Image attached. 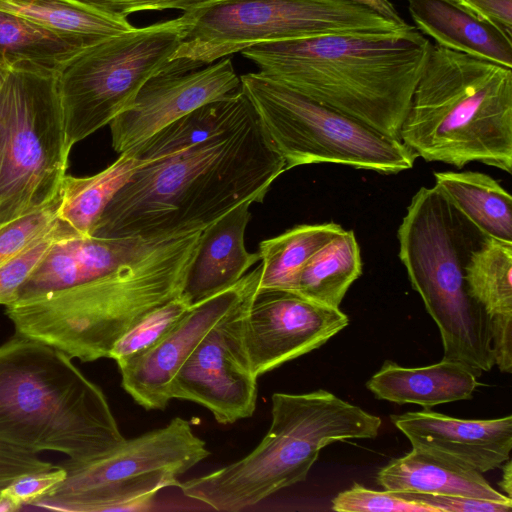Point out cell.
<instances>
[{
    "mask_svg": "<svg viewBox=\"0 0 512 512\" xmlns=\"http://www.w3.org/2000/svg\"><path fill=\"white\" fill-rule=\"evenodd\" d=\"M337 512H436L419 502L410 501L389 490L377 491L355 483L332 499Z\"/></svg>",
    "mask_w": 512,
    "mask_h": 512,
    "instance_id": "obj_33",
    "label": "cell"
},
{
    "mask_svg": "<svg viewBox=\"0 0 512 512\" xmlns=\"http://www.w3.org/2000/svg\"><path fill=\"white\" fill-rule=\"evenodd\" d=\"M209 455L190 421L175 417L90 461L59 463L65 478L32 506L73 512L148 510L160 490L178 487L179 477Z\"/></svg>",
    "mask_w": 512,
    "mask_h": 512,
    "instance_id": "obj_10",
    "label": "cell"
},
{
    "mask_svg": "<svg viewBox=\"0 0 512 512\" xmlns=\"http://www.w3.org/2000/svg\"><path fill=\"white\" fill-rule=\"evenodd\" d=\"M399 258L435 321L443 360L478 378L494 366L489 318L470 295L465 267L483 236L435 187H421L398 228Z\"/></svg>",
    "mask_w": 512,
    "mask_h": 512,
    "instance_id": "obj_7",
    "label": "cell"
},
{
    "mask_svg": "<svg viewBox=\"0 0 512 512\" xmlns=\"http://www.w3.org/2000/svg\"><path fill=\"white\" fill-rule=\"evenodd\" d=\"M201 231L174 238L145 260L93 281L6 306L16 333L70 358H108L144 315L179 296Z\"/></svg>",
    "mask_w": 512,
    "mask_h": 512,
    "instance_id": "obj_5",
    "label": "cell"
},
{
    "mask_svg": "<svg viewBox=\"0 0 512 512\" xmlns=\"http://www.w3.org/2000/svg\"><path fill=\"white\" fill-rule=\"evenodd\" d=\"M253 109L240 88L194 109L128 151L145 164L167 158L234 127Z\"/></svg>",
    "mask_w": 512,
    "mask_h": 512,
    "instance_id": "obj_23",
    "label": "cell"
},
{
    "mask_svg": "<svg viewBox=\"0 0 512 512\" xmlns=\"http://www.w3.org/2000/svg\"><path fill=\"white\" fill-rule=\"evenodd\" d=\"M60 224L0 266V305L8 306L17 300L19 289L46 255Z\"/></svg>",
    "mask_w": 512,
    "mask_h": 512,
    "instance_id": "obj_34",
    "label": "cell"
},
{
    "mask_svg": "<svg viewBox=\"0 0 512 512\" xmlns=\"http://www.w3.org/2000/svg\"><path fill=\"white\" fill-rule=\"evenodd\" d=\"M377 483L393 492L457 495L502 503L512 498L493 488L482 473L441 455L412 448L379 470Z\"/></svg>",
    "mask_w": 512,
    "mask_h": 512,
    "instance_id": "obj_21",
    "label": "cell"
},
{
    "mask_svg": "<svg viewBox=\"0 0 512 512\" xmlns=\"http://www.w3.org/2000/svg\"><path fill=\"white\" fill-rule=\"evenodd\" d=\"M56 467L35 453L0 444V490L19 476Z\"/></svg>",
    "mask_w": 512,
    "mask_h": 512,
    "instance_id": "obj_38",
    "label": "cell"
},
{
    "mask_svg": "<svg viewBox=\"0 0 512 512\" xmlns=\"http://www.w3.org/2000/svg\"><path fill=\"white\" fill-rule=\"evenodd\" d=\"M125 439L102 389L67 354L17 333L0 345V444L86 462Z\"/></svg>",
    "mask_w": 512,
    "mask_h": 512,
    "instance_id": "obj_3",
    "label": "cell"
},
{
    "mask_svg": "<svg viewBox=\"0 0 512 512\" xmlns=\"http://www.w3.org/2000/svg\"><path fill=\"white\" fill-rule=\"evenodd\" d=\"M357 3L365 8L372 10L381 17L394 22L395 24L407 27V24L403 18L399 15L393 4L389 0H350Z\"/></svg>",
    "mask_w": 512,
    "mask_h": 512,
    "instance_id": "obj_41",
    "label": "cell"
},
{
    "mask_svg": "<svg viewBox=\"0 0 512 512\" xmlns=\"http://www.w3.org/2000/svg\"><path fill=\"white\" fill-rule=\"evenodd\" d=\"M349 324L339 308L290 290L258 289L244 316V342L254 374L269 372L322 345Z\"/></svg>",
    "mask_w": 512,
    "mask_h": 512,
    "instance_id": "obj_15",
    "label": "cell"
},
{
    "mask_svg": "<svg viewBox=\"0 0 512 512\" xmlns=\"http://www.w3.org/2000/svg\"><path fill=\"white\" fill-rule=\"evenodd\" d=\"M404 499L432 507L436 512H509L512 503H502L457 495L395 492Z\"/></svg>",
    "mask_w": 512,
    "mask_h": 512,
    "instance_id": "obj_35",
    "label": "cell"
},
{
    "mask_svg": "<svg viewBox=\"0 0 512 512\" xmlns=\"http://www.w3.org/2000/svg\"><path fill=\"white\" fill-rule=\"evenodd\" d=\"M21 508L13 499L0 490V512L2 511H16Z\"/></svg>",
    "mask_w": 512,
    "mask_h": 512,
    "instance_id": "obj_43",
    "label": "cell"
},
{
    "mask_svg": "<svg viewBox=\"0 0 512 512\" xmlns=\"http://www.w3.org/2000/svg\"><path fill=\"white\" fill-rule=\"evenodd\" d=\"M192 307L179 295L151 310L117 340L108 358L120 367L142 355L162 340Z\"/></svg>",
    "mask_w": 512,
    "mask_h": 512,
    "instance_id": "obj_31",
    "label": "cell"
},
{
    "mask_svg": "<svg viewBox=\"0 0 512 512\" xmlns=\"http://www.w3.org/2000/svg\"><path fill=\"white\" fill-rule=\"evenodd\" d=\"M255 292L204 336L171 382V399L204 406L220 424L249 418L256 408L258 377L250 364L243 328Z\"/></svg>",
    "mask_w": 512,
    "mask_h": 512,
    "instance_id": "obj_13",
    "label": "cell"
},
{
    "mask_svg": "<svg viewBox=\"0 0 512 512\" xmlns=\"http://www.w3.org/2000/svg\"><path fill=\"white\" fill-rule=\"evenodd\" d=\"M286 171L253 109L234 127L140 166L105 208L98 237L179 238L250 201L262 202Z\"/></svg>",
    "mask_w": 512,
    "mask_h": 512,
    "instance_id": "obj_1",
    "label": "cell"
},
{
    "mask_svg": "<svg viewBox=\"0 0 512 512\" xmlns=\"http://www.w3.org/2000/svg\"><path fill=\"white\" fill-rule=\"evenodd\" d=\"M431 45L414 27L263 42L241 53L261 74L399 139Z\"/></svg>",
    "mask_w": 512,
    "mask_h": 512,
    "instance_id": "obj_2",
    "label": "cell"
},
{
    "mask_svg": "<svg viewBox=\"0 0 512 512\" xmlns=\"http://www.w3.org/2000/svg\"><path fill=\"white\" fill-rule=\"evenodd\" d=\"M10 64L11 63L9 61H7L3 56L0 55V88L9 70Z\"/></svg>",
    "mask_w": 512,
    "mask_h": 512,
    "instance_id": "obj_44",
    "label": "cell"
},
{
    "mask_svg": "<svg viewBox=\"0 0 512 512\" xmlns=\"http://www.w3.org/2000/svg\"><path fill=\"white\" fill-rule=\"evenodd\" d=\"M271 400V425L260 443L234 463L180 482L187 498L217 511L244 510L304 481L325 446L375 438L382 424L380 417L324 389L276 392Z\"/></svg>",
    "mask_w": 512,
    "mask_h": 512,
    "instance_id": "obj_6",
    "label": "cell"
},
{
    "mask_svg": "<svg viewBox=\"0 0 512 512\" xmlns=\"http://www.w3.org/2000/svg\"><path fill=\"white\" fill-rule=\"evenodd\" d=\"M66 476V470L56 465L51 470L25 474L14 479L2 491L21 507L32 505Z\"/></svg>",
    "mask_w": 512,
    "mask_h": 512,
    "instance_id": "obj_36",
    "label": "cell"
},
{
    "mask_svg": "<svg viewBox=\"0 0 512 512\" xmlns=\"http://www.w3.org/2000/svg\"><path fill=\"white\" fill-rule=\"evenodd\" d=\"M59 198L52 204L0 227V266L60 223Z\"/></svg>",
    "mask_w": 512,
    "mask_h": 512,
    "instance_id": "obj_32",
    "label": "cell"
},
{
    "mask_svg": "<svg viewBox=\"0 0 512 512\" xmlns=\"http://www.w3.org/2000/svg\"><path fill=\"white\" fill-rule=\"evenodd\" d=\"M435 187L483 236L512 242V197L490 175L435 172Z\"/></svg>",
    "mask_w": 512,
    "mask_h": 512,
    "instance_id": "obj_24",
    "label": "cell"
},
{
    "mask_svg": "<svg viewBox=\"0 0 512 512\" xmlns=\"http://www.w3.org/2000/svg\"><path fill=\"white\" fill-rule=\"evenodd\" d=\"M286 170L318 163L346 165L381 174L411 169L417 157L400 139L316 102L260 72L240 76Z\"/></svg>",
    "mask_w": 512,
    "mask_h": 512,
    "instance_id": "obj_11",
    "label": "cell"
},
{
    "mask_svg": "<svg viewBox=\"0 0 512 512\" xmlns=\"http://www.w3.org/2000/svg\"><path fill=\"white\" fill-rule=\"evenodd\" d=\"M240 88V77L229 57L203 68L172 60L109 123L112 147L124 153L194 109Z\"/></svg>",
    "mask_w": 512,
    "mask_h": 512,
    "instance_id": "obj_14",
    "label": "cell"
},
{
    "mask_svg": "<svg viewBox=\"0 0 512 512\" xmlns=\"http://www.w3.org/2000/svg\"><path fill=\"white\" fill-rule=\"evenodd\" d=\"M261 265L237 283L194 305L156 345L118 367L121 384L146 410H164L171 400L172 379L204 336L259 287Z\"/></svg>",
    "mask_w": 512,
    "mask_h": 512,
    "instance_id": "obj_16",
    "label": "cell"
},
{
    "mask_svg": "<svg viewBox=\"0 0 512 512\" xmlns=\"http://www.w3.org/2000/svg\"><path fill=\"white\" fill-rule=\"evenodd\" d=\"M465 278L488 318L512 316V242L484 237L470 255Z\"/></svg>",
    "mask_w": 512,
    "mask_h": 512,
    "instance_id": "obj_30",
    "label": "cell"
},
{
    "mask_svg": "<svg viewBox=\"0 0 512 512\" xmlns=\"http://www.w3.org/2000/svg\"><path fill=\"white\" fill-rule=\"evenodd\" d=\"M500 467H502L503 473L498 485L507 497L512 498V462L510 458Z\"/></svg>",
    "mask_w": 512,
    "mask_h": 512,
    "instance_id": "obj_42",
    "label": "cell"
},
{
    "mask_svg": "<svg viewBox=\"0 0 512 512\" xmlns=\"http://www.w3.org/2000/svg\"><path fill=\"white\" fill-rule=\"evenodd\" d=\"M58 72L11 63L0 88V227L52 204L66 176L68 142Z\"/></svg>",
    "mask_w": 512,
    "mask_h": 512,
    "instance_id": "obj_8",
    "label": "cell"
},
{
    "mask_svg": "<svg viewBox=\"0 0 512 512\" xmlns=\"http://www.w3.org/2000/svg\"><path fill=\"white\" fill-rule=\"evenodd\" d=\"M408 9L436 44L512 68V40L458 0H408Z\"/></svg>",
    "mask_w": 512,
    "mask_h": 512,
    "instance_id": "obj_20",
    "label": "cell"
},
{
    "mask_svg": "<svg viewBox=\"0 0 512 512\" xmlns=\"http://www.w3.org/2000/svg\"><path fill=\"white\" fill-rule=\"evenodd\" d=\"M412 448L429 451L481 473L500 467L512 450V416L459 419L424 409L390 416Z\"/></svg>",
    "mask_w": 512,
    "mask_h": 512,
    "instance_id": "obj_18",
    "label": "cell"
},
{
    "mask_svg": "<svg viewBox=\"0 0 512 512\" xmlns=\"http://www.w3.org/2000/svg\"><path fill=\"white\" fill-rule=\"evenodd\" d=\"M251 205L241 203L201 231L180 294L191 306L233 286L260 261L244 242Z\"/></svg>",
    "mask_w": 512,
    "mask_h": 512,
    "instance_id": "obj_19",
    "label": "cell"
},
{
    "mask_svg": "<svg viewBox=\"0 0 512 512\" xmlns=\"http://www.w3.org/2000/svg\"><path fill=\"white\" fill-rule=\"evenodd\" d=\"M362 274L360 249L352 230H342L302 267L294 292L318 304L339 308L349 287Z\"/></svg>",
    "mask_w": 512,
    "mask_h": 512,
    "instance_id": "obj_26",
    "label": "cell"
},
{
    "mask_svg": "<svg viewBox=\"0 0 512 512\" xmlns=\"http://www.w3.org/2000/svg\"><path fill=\"white\" fill-rule=\"evenodd\" d=\"M494 365L503 373L512 372V316L489 318Z\"/></svg>",
    "mask_w": 512,
    "mask_h": 512,
    "instance_id": "obj_39",
    "label": "cell"
},
{
    "mask_svg": "<svg viewBox=\"0 0 512 512\" xmlns=\"http://www.w3.org/2000/svg\"><path fill=\"white\" fill-rule=\"evenodd\" d=\"M399 139L427 162L512 173V68L431 45Z\"/></svg>",
    "mask_w": 512,
    "mask_h": 512,
    "instance_id": "obj_4",
    "label": "cell"
},
{
    "mask_svg": "<svg viewBox=\"0 0 512 512\" xmlns=\"http://www.w3.org/2000/svg\"><path fill=\"white\" fill-rule=\"evenodd\" d=\"M172 60L200 68L263 42L408 31L350 0H210L178 17Z\"/></svg>",
    "mask_w": 512,
    "mask_h": 512,
    "instance_id": "obj_9",
    "label": "cell"
},
{
    "mask_svg": "<svg viewBox=\"0 0 512 512\" xmlns=\"http://www.w3.org/2000/svg\"><path fill=\"white\" fill-rule=\"evenodd\" d=\"M479 383L465 365L443 360L407 368L386 361L367 382L377 399L397 404H418L430 409L439 404L470 400Z\"/></svg>",
    "mask_w": 512,
    "mask_h": 512,
    "instance_id": "obj_22",
    "label": "cell"
},
{
    "mask_svg": "<svg viewBox=\"0 0 512 512\" xmlns=\"http://www.w3.org/2000/svg\"><path fill=\"white\" fill-rule=\"evenodd\" d=\"M512 40V0H458Z\"/></svg>",
    "mask_w": 512,
    "mask_h": 512,
    "instance_id": "obj_40",
    "label": "cell"
},
{
    "mask_svg": "<svg viewBox=\"0 0 512 512\" xmlns=\"http://www.w3.org/2000/svg\"><path fill=\"white\" fill-rule=\"evenodd\" d=\"M0 10L57 32L101 40L135 28L125 17L75 0H0Z\"/></svg>",
    "mask_w": 512,
    "mask_h": 512,
    "instance_id": "obj_29",
    "label": "cell"
},
{
    "mask_svg": "<svg viewBox=\"0 0 512 512\" xmlns=\"http://www.w3.org/2000/svg\"><path fill=\"white\" fill-rule=\"evenodd\" d=\"M343 228L334 222L297 225L259 244L261 276L258 289L294 291L310 257Z\"/></svg>",
    "mask_w": 512,
    "mask_h": 512,
    "instance_id": "obj_28",
    "label": "cell"
},
{
    "mask_svg": "<svg viewBox=\"0 0 512 512\" xmlns=\"http://www.w3.org/2000/svg\"><path fill=\"white\" fill-rule=\"evenodd\" d=\"M102 40L57 32L0 10V55L10 63L28 62L58 72L81 51Z\"/></svg>",
    "mask_w": 512,
    "mask_h": 512,
    "instance_id": "obj_27",
    "label": "cell"
},
{
    "mask_svg": "<svg viewBox=\"0 0 512 512\" xmlns=\"http://www.w3.org/2000/svg\"><path fill=\"white\" fill-rule=\"evenodd\" d=\"M100 11L127 17L139 11L175 9L184 12L210 0H75Z\"/></svg>",
    "mask_w": 512,
    "mask_h": 512,
    "instance_id": "obj_37",
    "label": "cell"
},
{
    "mask_svg": "<svg viewBox=\"0 0 512 512\" xmlns=\"http://www.w3.org/2000/svg\"><path fill=\"white\" fill-rule=\"evenodd\" d=\"M170 240L82 236L61 223L46 255L19 289L17 300L116 273L145 260Z\"/></svg>",
    "mask_w": 512,
    "mask_h": 512,
    "instance_id": "obj_17",
    "label": "cell"
},
{
    "mask_svg": "<svg viewBox=\"0 0 512 512\" xmlns=\"http://www.w3.org/2000/svg\"><path fill=\"white\" fill-rule=\"evenodd\" d=\"M143 164L132 152L126 151L95 175H66L59 191L57 218L79 235H93L107 205Z\"/></svg>",
    "mask_w": 512,
    "mask_h": 512,
    "instance_id": "obj_25",
    "label": "cell"
},
{
    "mask_svg": "<svg viewBox=\"0 0 512 512\" xmlns=\"http://www.w3.org/2000/svg\"><path fill=\"white\" fill-rule=\"evenodd\" d=\"M181 32L178 18L135 27L87 47L58 71L64 126L72 146L131 104L141 87L170 63Z\"/></svg>",
    "mask_w": 512,
    "mask_h": 512,
    "instance_id": "obj_12",
    "label": "cell"
}]
</instances>
